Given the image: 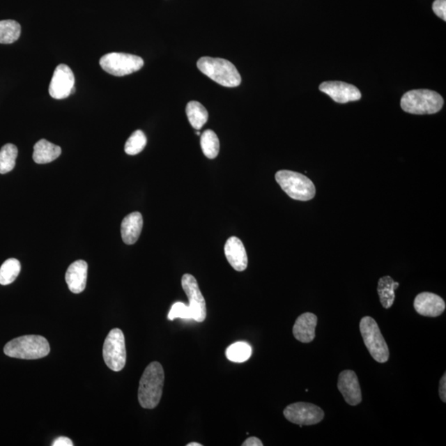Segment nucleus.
Returning a JSON list of instances; mask_svg holds the SVG:
<instances>
[{
    "instance_id": "obj_1",
    "label": "nucleus",
    "mask_w": 446,
    "mask_h": 446,
    "mask_svg": "<svg viewBox=\"0 0 446 446\" xmlns=\"http://www.w3.org/2000/svg\"><path fill=\"white\" fill-rule=\"evenodd\" d=\"M164 373L159 362L151 363L141 378L138 400L142 408L153 409L157 407L162 397Z\"/></svg>"
},
{
    "instance_id": "obj_2",
    "label": "nucleus",
    "mask_w": 446,
    "mask_h": 446,
    "mask_svg": "<svg viewBox=\"0 0 446 446\" xmlns=\"http://www.w3.org/2000/svg\"><path fill=\"white\" fill-rule=\"evenodd\" d=\"M197 66L201 72L222 86L233 88L242 83V77L235 66L222 58H200Z\"/></svg>"
},
{
    "instance_id": "obj_3",
    "label": "nucleus",
    "mask_w": 446,
    "mask_h": 446,
    "mask_svg": "<svg viewBox=\"0 0 446 446\" xmlns=\"http://www.w3.org/2000/svg\"><path fill=\"white\" fill-rule=\"evenodd\" d=\"M50 351L47 339L35 334L13 339L3 348L6 355L22 360L41 359L50 353Z\"/></svg>"
},
{
    "instance_id": "obj_4",
    "label": "nucleus",
    "mask_w": 446,
    "mask_h": 446,
    "mask_svg": "<svg viewBox=\"0 0 446 446\" xmlns=\"http://www.w3.org/2000/svg\"><path fill=\"white\" fill-rule=\"evenodd\" d=\"M443 105V96L430 89H414L406 93L401 100L403 111L417 115L438 113Z\"/></svg>"
},
{
    "instance_id": "obj_5",
    "label": "nucleus",
    "mask_w": 446,
    "mask_h": 446,
    "mask_svg": "<svg viewBox=\"0 0 446 446\" xmlns=\"http://www.w3.org/2000/svg\"><path fill=\"white\" fill-rule=\"evenodd\" d=\"M275 180L290 198L298 201H309L315 197L316 187L310 180L300 173L279 171Z\"/></svg>"
},
{
    "instance_id": "obj_6",
    "label": "nucleus",
    "mask_w": 446,
    "mask_h": 446,
    "mask_svg": "<svg viewBox=\"0 0 446 446\" xmlns=\"http://www.w3.org/2000/svg\"><path fill=\"white\" fill-rule=\"evenodd\" d=\"M360 331L373 358L378 363L387 362L390 359V349L376 321L371 316H364L360 321Z\"/></svg>"
},
{
    "instance_id": "obj_7",
    "label": "nucleus",
    "mask_w": 446,
    "mask_h": 446,
    "mask_svg": "<svg viewBox=\"0 0 446 446\" xmlns=\"http://www.w3.org/2000/svg\"><path fill=\"white\" fill-rule=\"evenodd\" d=\"M100 64L107 73L120 77L140 70L144 66V61L138 56L112 52L102 56Z\"/></svg>"
},
{
    "instance_id": "obj_8",
    "label": "nucleus",
    "mask_w": 446,
    "mask_h": 446,
    "mask_svg": "<svg viewBox=\"0 0 446 446\" xmlns=\"http://www.w3.org/2000/svg\"><path fill=\"white\" fill-rule=\"evenodd\" d=\"M102 355L107 367L113 371L118 372L124 368L127 360L125 337L121 330H112L106 337Z\"/></svg>"
},
{
    "instance_id": "obj_9",
    "label": "nucleus",
    "mask_w": 446,
    "mask_h": 446,
    "mask_svg": "<svg viewBox=\"0 0 446 446\" xmlns=\"http://www.w3.org/2000/svg\"><path fill=\"white\" fill-rule=\"evenodd\" d=\"M284 415L288 421L297 425H316L323 420V410L318 406L309 403H295L288 406L284 410Z\"/></svg>"
},
{
    "instance_id": "obj_10",
    "label": "nucleus",
    "mask_w": 446,
    "mask_h": 446,
    "mask_svg": "<svg viewBox=\"0 0 446 446\" xmlns=\"http://www.w3.org/2000/svg\"><path fill=\"white\" fill-rule=\"evenodd\" d=\"M181 284L187 297L189 298L192 319L198 323L204 322L207 316L206 302L200 291L197 280L193 275L185 274L183 275Z\"/></svg>"
},
{
    "instance_id": "obj_11",
    "label": "nucleus",
    "mask_w": 446,
    "mask_h": 446,
    "mask_svg": "<svg viewBox=\"0 0 446 446\" xmlns=\"http://www.w3.org/2000/svg\"><path fill=\"white\" fill-rule=\"evenodd\" d=\"M75 75L68 66H58L53 74L49 93L55 100H64L75 91Z\"/></svg>"
},
{
    "instance_id": "obj_12",
    "label": "nucleus",
    "mask_w": 446,
    "mask_h": 446,
    "mask_svg": "<svg viewBox=\"0 0 446 446\" xmlns=\"http://www.w3.org/2000/svg\"><path fill=\"white\" fill-rule=\"evenodd\" d=\"M319 89L338 104H346V102L358 101L361 99L359 89L345 82H323L320 84Z\"/></svg>"
},
{
    "instance_id": "obj_13",
    "label": "nucleus",
    "mask_w": 446,
    "mask_h": 446,
    "mask_svg": "<svg viewBox=\"0 0 446 446\" xmlns=\"http://www.w3.org/2000/svg\"><path fill=\"white\" fill-rule=\"evenodd\" d=\"M337 386L348 404L356 406L362 401V392H361L358 377L353 370L342 371L339 376Z\"/></svg>"
},
{
    "instance_id": "obj_14",
    "label": "nucleus",
    "mask_w": 446,
    "mask_h": 446,
    "mask_svg": "<svg viewBox=\"0 0 446 446\" xmlns=\"http://www.w3.org/2000/svg\"><path fill=\"white\" fill-rule=\"evenodd\" d=\"M414 309L422 316L436 318L445 310V302L435 293L423 292L415 298Z\"/></svg>"
},
{
    "instance_id": "obj_15",
    "label": "nucleus",
    "mask_w": 446,
    "mask_h": 446,
    "mask_svg": "<svg viewBox=\"0 0 446 446\" xmlns=\"http://www.w3.org/2000/svg\"><path fill=\"white\" fill-rule=\"evenodd\" d=\"M227 261L236 271H244L248 266V257L244 245L236 236L226 240L224 247Z\"/></svg>"
},
{
    "instance_id": "obj_16",
    "label": "nucleus",
    "mask_w": 446,
    "mask_h": 446,
    "mask_svg": "<svg viewBox=\"0 0 446 446\" xmlns=\"http://www.w3.org/2000/svg\"><path fill=\"white\" fill-rule=\"evenodd\" d=\"M318 325V316L311 312H305L298 316L293 328L296 340L302 343H310L316 337V327Z\"/></svg>"
},
{
    "instance_id": "obj_17",
    "label": "nucleus",
    "mask_w": 446,
    "mask_h": 446,
    "mask_svg": "<svg viewBox=\"0 0 446 446\" xmlns=\"http://www.w3.org/2000/svg\"><path fill=\"white\" fill-rule=\"evenodd\" d=\"M88 265L84 261H77L71 264L66 274V281L71 292L80 293L86 289Z\"/></svg>"
},
{
    "instance_id": "obj_18",
    "label": "nucleus",
    "mask_w": 446,
    "mask_h": 446,
    "mask_svg": "<svg viewBox=\"0 0 446 446\" xmlns=\"http://www.w3.org/2000/svg\"><path fill=\"white\" fill-rule=\"evenodd\" d=\"M144 226V218L138 212L125 217L121 225V234L124 243L133 245L139 239Z\"/></svg>"
},
{
    "instance_id": "obj_19",
    "label": "nucleus",
    "mask_w": 446,
    "mask_h": 446,
    "mask_svg": "<svg viewBox=\"0 0 446 446\" xmlns=\"http://www.w3.org/2000/svg\"><path fill=\"white\" fill-rule=\"evenodd\" d=\"M61 154V148L59 146L42 139L35 144L33 157L36 163L47 164L56 160Z\"/></svg>"
},
{
    "instance_id": "obj_20",
    "label": "nucleus",
    "mask_w": 446,
    "mask_h": 446,
    "mask_svg": "<svg viewBox=\"0 0 446 446\" xmlns=\"http://www.w3.org/2000/svg\"><path fill=\"white\" fill-rule=\"evenodd\" d=\"M399 284L394 282L390 276H383L378 283V293L381 305L385 309H390L395 300V290Z\"/></svg>"
},
{
    "instance_id": "obj_21",
    "label": "nucleus",
    "mask_w": 446,
    "mask_h": 446,
    "mask_svg": "<svg viewBox=\"0 0 446 446\" xmlns=\"http://www.w3.org/2000/svg\"><path fill=\"white\" fill-rule=\"evenodd\" d=\"M186 114L191 126L196 130H200L208 122V113L199 102L191 101L186 106Z\"/></svg>"
},
{
    "instance_id": "obj_22",
    "label": "nucleus",
    "mask_w": 446,
    "mask_h": 446,
    "mask_svg": "<svg viewBox=\"0 0 446 446\" xmlns=\"http://www.w3.org/2000/svg\"><path fill=\"white\" fill-rule=\"evenodd\" d=\"M21 26L15 20L0 21V43L12 44L20 38Z\"/></svg>"
},
{
    "instance_id": "obj_23",
    "label": "nucleus",
    "mask_w": 446,
    "mask_h": 446,
    "mask_svg": "<svg viewBox=\"0 0 446 446\" xmlns=\"http://www.w3.org/2000/svg\"><path fill=\"white\" fill-rule=\"evenodd\" d=\"M200 141L205 156L209 159L216 158L220 150V142L217 134L212 130L204 131Z\"/></svg>"
},
{
    "instance_id": "obj_24",
    "label": "nucleus",
    "mask_w": 446,
    "mask_h": 446,
    "mask_svg": "<svg viewBox=\"0 0 446 446\" xmlns=\"http://www.w3.org/2000/svg\"><path fill=\"white\" fill-rule=\"evenodd\" d=\"M252 354V348L243 341L236 342L226 351V358L231 362L243 363L249 359Z\"/></svg>"
},
{
    "instance_id": "obj_25",
    "label": "nucleus",
    "mask_w": 446,
    "mask_h": 446,
    "mask_svg": "<svg viewBox=\"0 0 446 446\" xmlns=\"http://www.w3.org/2000/svg\"><path fill=\"white\" fill-rule=\"evenodd\" d=\"M17 153V146L13 144H8L2 147L0 150V174L4 175L13 171L15 167Z\"/></svg>"
},
{
    "instance_id": "obj_26",
    "label": "nucleus",
    "mask_w": 446,
    "mask_h": 446,
    "mask_svg": "<svg viewBox=\"0 0 446 446\" xmlns=\"http://www.w3.org/2000/svg\"><path fill=\"white\" fill-rule=\"evenodd\" d=\"M21 271V264L17 259H8L0 268V284L8 285L15 281Z\"/></svg>"
},
{
    "instance_id": "obj_27",
    "label": "nucleus",
    "mask_w": 446,
    "mask_h": 446,
    "mask_svg": "<svg viewBox=\"0 0 446 446\" xmlns=\"http://www.w3.org/2000/svg\"><path fill=\"white\" fill-rule=\"evenodd\" d=\"M147 139L145 133L141 130L134 132L125 144V153L135 155L141 153L145 148Z\"/></svg>"
},
{
    "instance_id": "obj_28",
    "label": "nucleus",
    "mask_w": 446,
    "mask_h": 446,
    "mask_svg": "<svg viewBox=\"0 0 446 446\" xmlns=\"http://www.w3.org/2000/svg\"><path fill=\"white\" fill-rule=\"evenodd\" d=\"M176 318L192 319L190 307L181 302L174 303L169 312L168 319L173 321Z\"/></svg>"
},
{
    "instance_id": "obj_29",
    "label": "nucleus",
    "mask_w": 446,
    "mask_h": 446,
    "mask_svg": "<svg viewBox=\"0 0 446 446\" xmlns=\"http://www.w3.org/2000/svg\"><path fill=\"white\" fill-rule=\"evenodd\" d=\"M432 10L441 20L446 21V0H436Z\"/></svg>"
},
{
    "instance_id": "obj_30",
    "label": "nucleus",
    "mask_w": 446,
    "mask_h": 446,
    "mask_svg": "<svg viewBox=\"0 0 446 446\" xmlns=\"http://www.w3.org/2000/svg\"><path fill=\"white\" fill-rule=\"evenodd\" d=\"M439 394L440 397L441 401L443 403L446 401V374H444L443 378H441L440 381V387H439Z\"/></svg>"
},
{
    "instance_id": "obj_31",
    "label": "nucleus",
    "mask_w": 446,
    "mask_h": 446,
    "mask_svg": "<svg viewBox=\"0 0 446 446\" xmlns=\"http://www.w3.org/2000/svg\"><path fill=\"white\" fill-rule=\"evenodd\" d=\"M72 441L70 438L65 436L58 437L52 443V446H72Z\"/></svg>"
},
{
    "instance_id": "obj_32",
    "label": "nucleus",
    "mask_w": 446,
    "mask_h": 446,
    "mask_svg": "<svg viewBox=\"0 0 446 446\" xmlns=\"http://www.w3.org/2000/svg\"><path fill=\"white\" fill-rule=\"evenodd\" d=\"M262 441L257 438V437L252 436L249 437L247 440L244 441L243 443V446H263Z\"/></svg>"
},
{
    "instance_id": "obj_33",
    "label": "nucleus",
    "mask_w": 446,
    "mask_h": 446,
    "mask_svg": "<svg viewBox=\"0 0 446 446\" xmlns=\"http://www.w3.org/2000/svg\"><path fill=\"white\" fill-rule=\"evenodd\" d=\"M187 446H202V445L199 444L197 443H191L187 445Z\"/></svg>"
},
{
    "instance_id": "obj_34",
    "label": "nucleus",
    "mask_w": 446,
    "mask_h": 446,
    "mask_svg": "<svg viewBox=\"0 0 446 446\" xmlns=\"http://www.w3.org/2000/svg\"><path fill=\"white\" fill-rule=\"evenodd\" d=\"M196 134H197V135L199 136L200 135V132H199V130H198V132H196Z\"/></svg>"
}]
</instances>
